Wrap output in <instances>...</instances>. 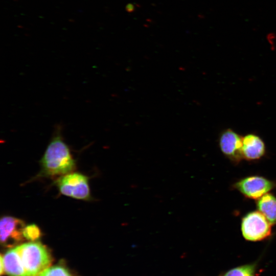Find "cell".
<instances>
[{"mask_svg": "<svg viewBox=\"0 0 276 276\" xmlns=\"http://www.w3.org/2000/svg\"><path fill=\"white\" fill-rule=\"evenodd\" d=\"M4 271L10 276H37L49 267L52 258L41 243H24L7 251L3 257Z\"/></svg>", "mask_w": 276, "mask_h": 276, "instance_id": "6da1fadb", "label": "cell"}, {"mask_svg": "<svg viewBox=\"0 0 276 276\" xmlns=\"http://www.w3.org/2000/svg\"><path fill=\"white\" fill-rule=\"evenodd\" d=\"M41 158V174L52 176L64 175L72 172L75 162L67 145L64 142L61 129L57 128Z\"/></svg>", "mask_w": 276, "mask_h": 276, "instance_id": "7a4b0ae2", "label": "cell"}, {"mask_svg": "<svg viewBox=\"0 0 276 276\" xmlns=\"http://www.w3.org/2000/svg\"><path fill=\"white\" fill-rule=\"evenodd\" d=\"M241 229L247 241L264 240L272 234V224L259 211L247 213L241 220Z\"/></svg>", "mask_w": 276, "mask_h": 276, "instance_id": "3957f363", "label": "cell"}, {"mask_svg": "<svg viewBox=\"0 0 276 276\" xmlns=\"http://www.w3.org/2000/svg\"><path fill=\"white\" fill-rule=\"evenodd\" d=\"M60 192L66 196L80 200L90 197L88 177L79 173L62 175L56 182Z\"/></svg>", "mask_w": 276, "mask_h": 276, "instance_id": "277c9868", "label": "cell"}, {"mask_svg": "<svg viewBox=\"0 0 276 276\" xmlns=\"http://www.w3.org/2000/svg\"><path fill=\"white\" fill-rule=\"evenodd\" d=\"M233 187L245 197L258 200L276 187V183L261 176H247L237 181Z\"/></svg>", "mask_w": 276, "mask_h": 276, "instance_id": "5b68a950", "label": "cell"}, {"mask_svg": "<svg viewBox=\"0 0 276 276\" xmlns=\"http://www.w3.org/2000/svg\"><path fill=\"white\" fill-rule=\"evenodd\" d=\"M218 144L221 152L233 163L238 164L243 159L242 136L234 130L227 128L221 132Z\"/></svg>", "mask_w": 276, "mask_h": 276, "instance_id": "8992f818", "label": "cell"}, {"mask_svg": "<svg viewBox=\"0 0 276 276\" xmlns=\"http://www.w3.org/2000/svg\"><path fill=\"white\" fill-rule=\"evenodd\" d=\"M24 222L17 218L4 216L0 221V237L1 243L12 245L22 240Z\"/></svg>", "mask_w": 276, "mask_h": 276, "instance_id": "52a82bcc", "label": "cell"}, {"mask_svg": "<svg viewBox=\"0 0 276 276\" xmlns=\"http://www.w3.org/2000/svg\"><path fill=\"white\" fill-rule=\"evenodd\" d=\"M242 155L243 159L248 161L258 160L266 153V146L258 135L249 133L242 136Z\"/></svg>", "mask_w": 276, "mask_h": 276, "instance_id": "ba28073f", "label": "cell"}, {"mask_svg": "<svg viewBox=\"0 0 276 276\" xmlns=\"http://www.w3.org/2000/svg\"><path fill=\"white\" fill-rule=\"evenodd\" d=\"M258 211L272 224H276V197L268 193L258 199L256 203Z\"/></svg>", "mask_w": 276, "mask_h": 276, "instance_id": "9c48e42d", "label": "cell"}, {"mask_svg": "<svg viewBox=\"0 0 276 276\" xmlns=\"http://www.w3.org/2000/svg\"><path fill=\"white\" fill-rule=\"evenodd\" d=\"M257 263L254 262L232 268L219 276H255Z\"/></svg>", "mask_w": 276, "mask_h": 276, "instance_id": "30bf717a", "label": "cell"}, {"mask_svg": "<svg viewBox=\"0 0 276 276\" xmlns=\"http://www.w3.org/2000/svg\"><path fill=\"white\" fill-rule=\"evenodd\" d=\"M24 237L31 241H35L41 236V231L38 226L31 224L25 226L23 230Z\"/></svg>", "mask_w": 276, "mask_h": 276, "instance_id": "8fae6325", "label": "cell"}, {"mask_svg": "<svg viewBox=\"0 0 276 276\" xmlns=\"http://www.w3.org/2000/svg\"><path fill=\"white\" fill-rule=\"evenodd\" d=\"M37 276H71L68 271L60 266L49 267Z\"/></svg>", "mask_w": 276, "mask_h": 276, "instance_id": "7c38bea8", "label": "cell"}, {"mask_svg": "<svg viewBox=\"0 0 276 276\" xmlns=\"http://www.w3.org/2000/svg\"><path fill=\"white\" fill-rule=\"evenodd\" d=\"M126 10L128 12H132L134 10V6L132 4H128L126 6Z\"/></svg>", "mask_w": 276, "mask_h": 276, "instance_id": "4fadbf2b", "label": "cell"}, {"mask_svg": "<svg viewBox=\"0 0 276 276\" xmlns=\"http://www.w3.org/2000/svg\"><path fill=\"white\" fill-rule=\"evenodd\" d=\"M1 274H2L3 273V271H4V264H3V261L2 259V257L1 256Z\"/></svg>", "mask_w": 276, "mask_h": 276, "instance_id": "5bb4252c", "label": "cell"}]
</instances>
